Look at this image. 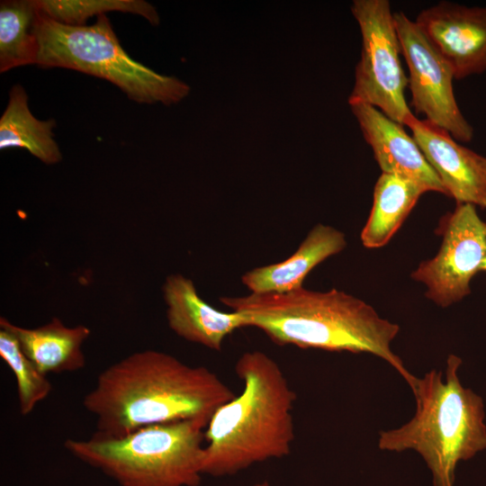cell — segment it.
Returning <instances> with one entry per match:
<instances>
[{"instance_id":"8fae6325","label":"cell","mask_w":486,"mask_h":486,"mask_svg":"<svg viewBox=\"0 0 486 486\" xmlns=\"http://www.w3.org/2000/svg\"><path fill=\"white\" fill-rule=\"evenodd\" d=\"M405 125L439 177L446 195L457 204L486 208V157L455 140L449 132L413 113Z\"/></svg>"},{"instance_id":"7a4b0ae2","label":"cell","mask_w":486,"mask_h":486,"mask_svg":"<svg viewBox=\"0 0 486 486\" xmlns=\"http://www.w3.org/2000/svg\"><path fill=\"white\" fill-rule=\"evenodd\" d=\"M220 302L241 314L246 327L260 329L276 345L368 353L387 362L410 389L417 381L391 347L399 325L344 291L320 292L302 286L281 293L223 296Z\"/></svg>"},{"instance_id":"4fadbf2b","label":"cell","mask_w":486,"mask_h":486,"mask_svg":"<svg viewBox=\"0 0 486 486\" xmlns=\"http://www.w3.org/2000/svg\"><path fill=\"white\" fill-rule=\"evenodd\" d=\"M163 295L169 328L189 342L220 351L229 335L246 327L241 314L215 309L200 297L194 282L180 274L166 279Z\"/></svg>"},{"instance_id":"d6986e66","label":"cell","mask_w":486,"mask_h":486,"mask_svg":"<svg viewBox=\"0 0 486 486\" xmlns=\"http://www.w3.org/2000/svg\"><path fill=\"white\" fill-rule=\"evenodd\" d=\"M39 14L55 22L80 26L94 15L122 12L141 15L152 25L159 23L156 8L143 0H35Z\"/></svg>"},{"instance_id":"5bb4252c","label":"cell","mask_w":486,"mask_h":486,"mask_svg":"<svg viewBox=\"0 0 486 486\" xmlns=\"http://www.w3.org/2000/svg\"><path fill=\"white\" fill-rule=\"evenodd\" d=\"M346 245L343 231L318 223L289 257L246 272L241 282L250 293H281L298 289L314 267L342 252Z\"/></svg>"},{"instance_id":"ffe728a7","label":"cell","mask_w":486,"mask_h":486,"mask_svg":"<svg viewBox=\"0 0 486 486\" xmlns=\"http://www.w3.org/2000/svg\"><path fill=\"white\" fill-rule=\"evenodd\" d=\"M0 356L15 377L19 410L26 416L50 395L52 385L23 354L15 337L4 328H0Z\"/></svg>"},{"instance_id":"6da1fadb","label":"cell","mask_w":486,"mask_h":486,"mask_svg":"<svg viewBox=\"0 0 486 486\" xmlns=\"http://www.w3.org/2000/svg\"><path fill=\"white\" fill-rule=\"evenodd\" d=\"M236 395L205 366L157 350L135 352L105 368L83 399L95 434L119 437L144 427L194 420L207 427Z\"/></svg>"},{"instance_id":"e0dca14e","label":"cell","mask_w":486,"mask_h":486,"mask_svg":"<svg viewBox=\"0 0 486 486\" xmlns=\"http://www.w3.org/2000/svg\"><path fill=\"white\" fill-rule=\"evenodd\" d=\"M55 125L53 119L35 118L29 109L24 88L14 85L0 118V148H24L45 164H56L62 159V155L53 138Z\"/></svg>"},{"instance_id":"7c38bea8","label":"cell","mask_w":486,"mask_h":486,"mask_svg":"<svg viewBox=\"0 0 486 486\" xmlns=\"http://www.w3.org/2000/svg\"><path fill=\"white\" fill-rule=\"evenodd\" d=\"M350 106L382 173L410 179L428 192L446 194L439 177L403 125L372 105L358 104Z\"/></svg>"},{"instance_id":"7402d4cb","label":"cell","mask_w":486,"mask_h":486,"mask_svg":"<svg viewBox=\"0 0 486 486\" xmlns=\"http://www.w3.org/2000/svg\"><path fill=\"white\" fill-rule=\"evenodd\" d=\"M481 271H484L486 272V256L484 257V261H483V264H482V270Z\"/></svg>"},{"instance_id":"9a60e30c","label":"cell","mask_w":486,"mask_h":486,"mask_svg":"<svg viewBox=\"0 0 486 486\" xmlns=\"http://www.w3.org/2000/svg\"><path fill=\"white\" fill-rule=\"evenodd\" d=\"M0 328L15 337L23 354L46 375L76 372L86 365L82 346L91 333L86 326L70 328L52 318L43 326L27 328L2 317Z\"/></svg>"},{"instance_id":"2e32d148","label":"cell","mask_w":486,"mask_h":486,"mask_svg":"<svg viewBox=\"0 0 486 486\" xmlns=\"http://www.w3.org/2000/svg\"><path fill=\"white\" fill-rule=\"evenodd\" d=\"M428 190L410 179L382 173L373 194L369 217L361 231L364 247L385 246L409 216L419 197Z\"/></svg>"},{"instance_id":"5b68a950","label":"cell","mask_w":486,"mask_h":486,"mask_svg":"<svg viewBox=\"0 0 486 486\" xmlns=\"http://www.w3.org/2000/svg\"><path fill=\"white\" fill-rule=\"evenodd\" d=\"M205 426L194 420L153 425L119 437L68 438L66 450L121 486H199Z\"/></svg>"},{"instance_id":"277c9868","label":"cell","mask_w":486,"mask_h":486,"mask_svg":"<svg viewBox=\"0 0 486 486\" xmlns=\"http://www.w3.org/2000/svg\"><path fill=\"white\" fill-rule=\"evenodd\" d=\"M462 359L449 355L446 375L431 370L417 378L410 389L415 414L400 428L379 432L378 447L400 453H418L433 474L434 486H454L460 461L486 449V425L482 398L464 388L458 376Z\"/></svg>"},{"instance_id":"8992f818","label":"cell","mask_w":486,"mask_h":486,"mask_svg":"<svg viewBox=\"0 0 486 486\" xmlns=\"http://www.w3.org/2000/svg\"><path fill=\"white\" fill-rule=\"evenodd\" d=\"M37 65L62 68L106 79L140 104H176L190 92L176 76L158 74L122 49L105 14L92 25H68L39 14Z\"/></svg>"},{"instance_id":"52a82bcc","label":"cell","mask_w":486,"mask_h":486,"mask_svg":"<svg viewBox=\"0 0 486 486\" xmlns=\"http://www.w3.org/2000/svg\"><path fill=\"white\" fill-rule=\"evenodd\" d=\"M351 12L360 28L362 50L348 103L372 105L405 125L412 112L405 98L408 76L401 65L391 4L388 0H355Z\"/></svg>"},{"instance_id":"ac0fdd59","label":"cell","mask_w":486,"mask_h":486,"mask_svg":"<svg viewBox=\"0 0 486 486\" xmlns=\"http://www.w3.org/2000/svg\"><path fill=\"white\" fill-rule=\"evenodd\" d=\"M39 17L35 0H4L0 3V72L37 64Z\"/></svg>"},{"instance_id":"9c48e42d","label":"cell","mask_w":486,"mask_h":486,"mask_svg":"<svg viewBox=\"0 0 486 486\" xmlns=\"http://www.w3.org/2000/svg\"><path fill=\"white\" fill-rule=\"evenodd\" d=\"M401 55L408 66L411 106L425 120L450 133L457 141L470 142L473 128L455 100L454 75L415 21L403 12L393 13Z\"/></svg>"},{"instance_id":"44dd1931","label":"cell","mask_w":486,"mask_h":486,"mask_svg":"<svg viewBox=\"0 0 486 486\" xmlns=\"http://www.w3.org/2000/svg\"><path fill=\"white\" fill-rule=\"evenodd\" d=\"M251 486H270L269 482H266V481H262V482H256Z\"/></svg>"},{"instance_id":"30bf717a","label":"cell","mask_w":486,"mask_h":486,"mask_svg":"<svg viewBox=\"0 0 486 486\" xmlns=\"http://www.w3.org/2000/svg\"><path fill=\"white\" fill-rule=\"evenodd\" d=\"M453 69L454 79L486 71V5L441 1L415 20Z\"/></svg>"},{"instance_id":"ba28073f","label":"cell","mask_w":486,"mask_h":486,"mask_svg":"<svg viewBox=\"0 0 486 486\" xmlns=\"http://www.w3.org/2000/svg\"><path fill=\"white\" fill-rule=\"evenodd\" d=\"M442 243L437 254L421 262L411 278L423 284L425 295L442 308L471 292V281L482 270L486 256V221L472 204H457L439 227Z\"/></svg>"},{"instance_id":"3957f363","label":"cell","mask_w":486,"mask_h":486,"mask_svg":"<svg viewBox=\"0 0 486 486\" xmlns=\"http://www.w3.org/2000/svg\"><path fill=\"white\" fill-rule=\"evenodd\" d=\"M235 372L242 392L220 406L204 429L202 471L213 477L283 458L294 440L296 394L279 364L262 351H247Z\"/></svg>"}]
</instances>
